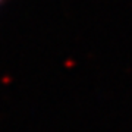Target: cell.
Listing matches in <instances>:
<instances>
[{
	"label": "cell",
	"instance_id": "cell-1",
	"mask_svg": "<svg viewBox=\"0 0 132 132\" xmlns=\"http://www.w3.org/2000/svg\"><path fill=\"white\" fill-rule=\"evenodd\" d=\"M0 2H2V0H0Z\"/></svg>",
	"mask_w": 132,
	"mask_h": 132
}]
</instances>
